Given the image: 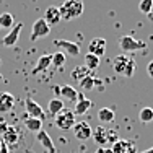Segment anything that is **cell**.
<instances>
[{
	"instance_id": "cell-17",
	"label": "cell",
	"mask_w": 153,
	"mask_h": 153,
	"mask_svg": "<svg viewBox=\"0 0 153 153\" xmlns=\"http://www.w3.org/2000/svg\"><path fill=\"white\" fill-rule=\"evenodd\" d=\"M51 65H52V56H51V54L41 56V57H39V60H38V64H36V67L33 68V74H34V75L42 74V72H46Z\"/></svg>"
},
{
	"instance_id": "cell-3",
	"label": "cell",
	"mask_w": 153,
	"mask_h": 153,
	"mask_svg": "<svg viewBox=\"0 0 153 153\" xmlns=\"http://www.w3.org/2000/svg\"><path fill=\"white\" fill-rule=\"evenodd\" d=\"M94 138V142H96V145H108V143H116V142L119 140L117 138V134L116 132H112V130H108L106 127H103V126H100V127H96V129L93 130V135Z\"/></svg>"
},
{
	"instance_id": "cell-23",
	"label": "cell",
	"mask_w": 153,
	"mask_h": 153,
	"mask_svg": "<svg viewBox=\"0 0 153 153\" xmlns=\"http://www.w3.org/2000/svg\"><path fill=\"white\" fill-rule=\"evenodd\" d=\"M62 109H65V108H64V101H62L60 98H52V100L49 101L47 111H49V114H51V116H54V117H56V116L59 114Z\"/></svg>"
},
{
	"instance_id": "cell-25",
	"label": "cell",
	"mask_w": 153,
	"mask_h": 153,
	"mask_svg": "<svg viewBox=\"0 0 153 153\" xmlns=\"http://www.w3.org/2000/svg\"><path fill=\"white\" fill-rule=\"evenodd\" d=\"M85 67L88 68V70H96L98 67H100V57L93 56V54H86L85 56Z\"/></svg>"
},
{
	"instance_id": "cell-1",
	"label": "cell",
	"mask_w": 153,
	"mask_h": 153,
	"mask_svg": "<svg viewBox=\"0 0 153 153\" xmlns=\"http://www.w3.org/2000/svg\"><path fill=\"white\" fill-rule=\"evenodd\" d=\"M112 67H114V70L117 74L126 75L127 78H130L134 75V72H135V60L129 54H121V56H117L112 60Z\"/></svg>"
},
{
	"instance_id": "cell-30",
	"label": "cell",
	"mask_w": 153,
	"mask_h": 153,
	"mask_svg": "<svg viewBox=\"0 0 153 153\" xmlns=\"http://www.w3.org/2000/svg\"><path fill=\"white\" fill-rule=\"evenodd\" d=\"M94 153H112L111 148H106V147H98V150Z\"/></svg>"
},
{
	"instance_id": "cell-32",
	"label": "cell",
	"mask_w": 153,
	"mask_h": 153,
	"mask_svg": "<svg viewBox=\"0 0 153 153\" xmlns=\"http://www.w3.org/2000/svg\"><path fill=\"white\" fill-rule=\"evenodd\" d=\"M7 152H8V147L2 142V143H0V153H7Z\"/></svg>"
},
{
	"instance_id": "cell-11",
	"label": "cell",
	"mask_w": 153,
	"mask_h": 153,
	"mask_svg": "<svg viewBox=\"0 0 153 153\" xmlns=\"http://www.w3.org/2000/svg\"><path fill=\"white\" fill-rule=\"evenodd\" d=\"M88 52L96 57H101L106 52V39L104 38H93L88 44Z\"/></svg>"
},
{
	"instance_id": "cell-28",
	"label": "cell",
	"mask_w": 153,
	"mask_h": 153,
	"mask_svg": "<svg viewBox=\"0 0 153 153\" xmlns=\"http://www.w3.org/2000/svg\"><path fill=\"white\" fill-rule=\"evenodd\" d=\"M78 85H80V88H82V90H93L94 88V76L88 75L86 78H83Z\"/></svg>"
},
{
	"instance_id": "cell-19",
	"label": "cell",
	"mask_w": 153,
	"mask_h": 153,
	"mask_svg": "<svg viewBox=\"0 0 153 153\" xmlns=\"http://www.w3.org/2000/svg\"><path fill=\"white\" fill-rule=\"evenodd\" d=\"M88 75H91V70H88L85 65H76L74 70L70 72V78L75 80L76 83H80L83 78H86Z\"/></svg>"
},
{
	"instance_id": "cell-18",
	"label": "cell",
	"mask_w": 153,
	"mask_h": 153,
	"mask_svg": "<svg viewBox=\"0 0 153 153\" xmlns=\"http://www.w3.org/2000/svg\"><path fill=\"white\" fill-rule=\"evenodd\" d=\"M91 106H93L91 101L86 100V98H83V96H80V94H78V101H76V104H75L74 114H75V116H83L85 112H88L90 109H91Z\"/></svg>"
},
{
	"instance_id": "cell-34",
	"label": "cell",
	"mask_w": 153,
	"mask_h": 153,
	"mask_svg": "<svg viewBox=\"0 0 153 153\" xmlns=\"http://www.w3.org/2000/svg\"><path fill=\"white\" fill-rule=\"evenodd\" d=\"M148 18H150V20L153 21V10H152V12H150V13H148Z\"/></svg>"
},
{
	"instance_id": "cell-12",
	"label": "cell",
	"mask_w": 153,
	"mask_h": 153,
	"mask_svg": "<svg viewBox=\"0 0 153 153\" xmlns=\"http://www.w3.org/2000/svg\"><path fill=\"white\" fill-rule=\"evenodd\" d=\"M21 30H23V23H16L15 26L12 28V31H10L8 34H7L5 38L2 39V44H3V46H7V47L15 46V44H16V41H18V38H20Z\"/></svg>"
},
{
	"instance_id": "cell-10",
	"label": "cell",
	"mask_w": 153,
	"mask_h": 153,
	"mask_svg": "<svg viewBox=\"0 0 153 153\" xmlns=\"http://www.w3.org/2000/svg\"><path fill=\"white\" fill-rule=\"evenodd\" d=\"M25 109H26L28 117H34V119L44 117V111H42V108L39 106L33 98H26V100H25Z\"/></svg>"
},
{
	"instance_id": "cell-33",
	"label": "cell",
	"mask_w": 153,
	"mask_h": 153,
	"mask_svg": "<svg viewBox=\"0 0 153 153\" xmlns=\"http://www.w3.org/2000/svg\"><path fill=\"white\" fill-rule=\"evenodd\" d=\"M142 153H153V147L148 148V150H145V152H142Z\"/></svg>"
},
{
	"instance_id": "cell-29",
	"label": "cell",
	"mask_w": 153,
	"mask_h": 153,
	"mask_svg": "<svg viewBox=\"0 0 153 153\" xmlns=\"http://www.w3.org/2000/svg\"><path fill=\"white\" fill-rule=\"evenodd\" d=\"M138 8H140V12H143V13L148 15V13L153 10V0H142L140 5H138Z\"/></svg>"
},
{
	"instance_id": "cell-7",
	"label": "cell",
	"mask_w": 153,
	"mask_h": 153,
	"mask_svg": "<svg viewBox=\"0 0 153 153\" xmlns=\"http://www.w3.org/2000/svg\"><path fill=\"white\" fill-rule=\"evenodd\" d=\"M54 46L57 49H60V52H64L65 56H78L80 54V46L74 41H67V39H56L54 41Z\"/></svg>"
},
{
	"instance_id": "cell-13",
	"label": "cell",
	"mask_w": 153,
	"mask_h": 153,
	"mask_svg": "<svg viewBox=\"0 0 153 153\" xmlns=\"http://www.w3.org/2000/svg\"><path fill=\"white\" fill-rule=\"evenodd\" d=\"M36 138H38V142L41 143V147L44 148L46 153H57L56 147H54V142L52 138L49 137V134L44 132V130H41V132L36 134Z\"/></svg>"
},
{
	"instance_id": "cell-2",
	"label": "cell",
	"mask_w": 153,
	"mask_h": 153,
	"mask_svg": "<svg viewBox=\"0 0 153 153\" xmlns=\"http://www.w3.org/2000/svg\"><path fill=\"white\" fill-rule=\"evenodd\" d=\"M59 10H60L62 20L65 21L75 20L83 13V2L82 0H65Z\"/></svg>"
},
{
	"instance_id": "cell-24",
	"label": "cell",
	"mask_w": 153,
	"mask_h": 153,
	"mask_svg": "<svg viewBox=\"0 0 153 153\" xmlns=\"http://www.w3.org/2000/svg\"><path fill=\"white\" fill-rule=\"evenodd\" d=\"M15 26V18H13L12 13H2L0 15V28H5V30H8V28H13Z\"/></svg>"
},
{
	"instance_id": "cell-5",
	"label": "cell",
	"mask_w": 153,
	"mask_h": 153,
	"mask_svg": "<svg viewBox=\"0 0 153 153\" xmlns=\"http://www.w3.org/2000/svg\"><path fill=\"white\" fill-rule=\"evenodd\" d=\"M119 47L124 54L126 52H135V51H140V49H145L147 47V42L145 41H140V39H135L132 36H122L119 39Z\"/></svg>"
},
{
	"instance_id": "cell-15",
	"label": "cell",
	"mask_w": 153,
	"mask_h": 153,
	"mask_svg": "<svg viewBox=\"0 0 153 153\" xmlns=\"http://www.w3.org/2000/svg\"><path fill=\"white\" fill-rule=\"evenodd\" d=\"M3 143L8 147V145H16L18 143V140H20V134H18V130H16V127H13V126H8L7 127V130L3 132Z\"/></svg>"
},
{
	"instance_id": "cell-26",
	"label": "cell",
	"mask_w": 153,
	"mask_h": 153,
	"mask_svg": "<svg viewBox=\"0 0 153 153\" xmlns=\"http://www.w3.org/2000/svg\"><path fill=\"white\" fill-rule=\"evenodd\" d=\"M138 119H140L143 124H148L153 121V109L152 108H142L140 112H138Z\"/></svg>"
},
{
	"instance_id": "cell-20",
	"label": "cell",
	"mask_w": 153,
	"mask_h": 153,
	"mask_svg": "<svg viewBox=\"0 0 153 153\" xmlns=\"http://www.w3.org/2000/svg\"><path fill=\"white\" fill-rule=\"evenodd\" d=\"M78 91L74 88V86H70V85H64V86H60V96L62 98H65V100H68V101H78Z\"/></svg>"
},
{
	"instance_id": "cell-31",
	"label": "cell",
	"mask_w": 153,
	"mask_h": 153,
	"mask_svg": "<svg viewBox=\"0 0 153 153\" xmlns=\"http://www.w3.org/2000/svg\"><path fill=\"white\" fill-rule=\"evenodd\" d=\"M147 74L153 78V60H152V62H148V65H147Z\"/></svg>"
},
{
	"instance_id": "cell-14",
	"label": "cell",
	"mask_w": 153,
	"mask_h": 153,
	"mask_svg": "<svg viewBox=\"0 0 153 153\" xmlns=\"http://www.w3.org/2000/svg\"><path fill=\"white\" fill-rule=\"evenodd\" d=\"M15 106V96L8 91H2L0 93V112L5 114V112L12 111Z\"/></svg>"
},
{
	"instance_id": "cell-27",
	"label": "cell",
	"mask_w": 153,
	"mask_h": 153,
	"mask_svg": "<svg viewBox=\"0 0 153 153\" xmlns=\"http://www.w3.org/2000/svg\"><path fill=\"white\" fill-rule=\"evenodd\" d=\"M52 56V67H62V65L65 64V54L64 52H60V51H57V52H54V54H51Z\"/></svg>"
},
{
	"instance_id": "cell-6",
	"label": "cell",
	"mask_w": 153,
	"mask_h": 153,
	"mask_svg": "<svg viewBox=\"0 0 153 153\" xmlns=\"http://www.w3.org/2000/svg\"><path fill=\"white\" fill-rule=\"evenodd\" d=\"M51 33V26L47 25V21L44 18H39V20H36L34 23H33V28H31V36L30 39L31 41H38L39 38H44Z\"/></svg>"
},
{
	"instance_id": "cell-8",
	"label": "cell",
	"mask_w": 153,
	"mask_h": 153,
	"mask_svg": "<svg viewBox=\"0 0 153 153\" xmlns=\"http://www.w3.org/2000/svg\"><path fill=\"white\" fill-rule=\"evenodd\" d=\"M72 130H74L75 138H78V140H82V142L91 138V135H93V129H91V126H90L86 121L75 122V126H74V129H72Z\"/></svg>"
},
{
	"instance_id": "cell-16",
	"label": "cell",
	"mask_w": 153,
	"mask_h": 153,
	"mask_svg": "<svg viewBox=\"0 0 153 153\" xmlns=\"http://www.w3.org/2000/svg\"><path fill=\"white\" fill-rule=\"evenodd\" d=\"M44 20L47 21V25H49V26L60 23L62 16H60V10H59V7H49V8L46 10V13H44Z\"/></svg>"
},
{
	"instance_id": "cell-22",
	"label": "cell",
	"mask_w": 153,
	"mask_h": 153,
	"mask_svg": "<svg viewBox=\"0 0 153 153\" xmlns=\"http://www.w3.org/2000/svg\"><path fill=\"white\" fill-rule=\"evenodd\" d=\"M23 124H25V127H26L30 132H33V134H38V132H41V130H42V121H41V119L26 117Z\"/></svg>"
},
{
	"instance_id": "cell-9",
	"label": "cell",
	"mask_w": 153,
	"mask_h": 153,
	"mask_svg": "<svg viewBox=\"0 0 153 153\" xmlns=\"http://www.w3.org/2000/svg\"><path fill=\"white\" fill-rule=\"evenodd\" d=\"M112 153H137V145L134 140L129 138H119L111 147Z\"/></svg>"
},
{
	"instance_id": "cell-21",
	"label": "cell",
	"mask_w": 153,
	"mask_h": 153,
	"mask_svg": "<svg viewBox=\"0 0 153 153\" xmlns=\"http://www.w3.org/2000/svg\"><path fill=\"white\" fill-rule=\"evenodd\" d=\"M98 119H100L103 124H109V122H112L116 119V112H114V109H111V108H101L100 111H98Z\"/></svg>"
},
{
	"instance_id": "cell-4",
	"label": "cell",
	"mask_w": 153,
	"mask_h": 153,
	"mask_svg": "<svg viewBox=\"0 0 153 153\" xmlns=\"http://www.w3.org/2000/svg\"><path fill=\"white\" fill-rule=\"evenodd\" d=\"M54 122H56V126L59 127L60 130L74 129V126H75V114H74V111H70V109H62L59 114L56 116Z\"/></svg>"
}]
</instances>
